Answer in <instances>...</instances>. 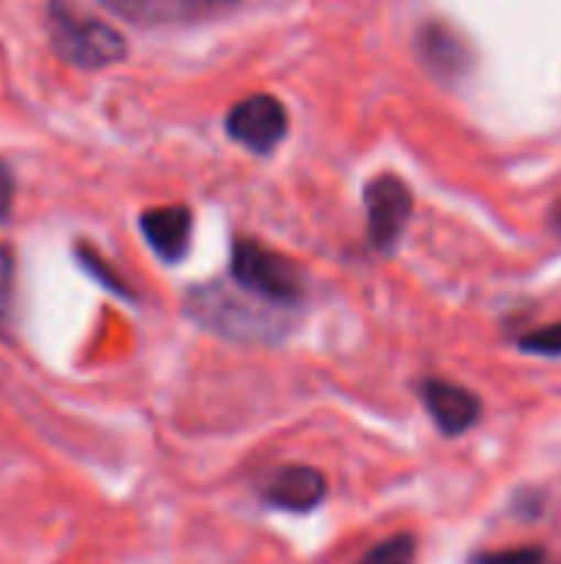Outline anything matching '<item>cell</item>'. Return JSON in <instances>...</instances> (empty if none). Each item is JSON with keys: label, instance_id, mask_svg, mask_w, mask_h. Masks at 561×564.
Masks as SVG:
<instances>
[{"label": "cell", "instance_id": "15", "mask_svg": "<svg viewBox=\"0 0 561 564\" xmlns=\"http://www.w3.org/2000/svg\"><path fill=\"white\" fill-rule=\"evenodd\" d=\"M10 205H13V175H10V169L0 162V225H3L7 215H10Z\"/></svg>", "mask_w": 561, "mask_h": 564}, {"label": "cell", "instance_id": "13", "mask_svg": "<svg viewBox=\"0 0 561 564\" xmlns=\"http://www.w3.org/2000/svg\"><path fill=\"white\" fill-rule=\"evenodd\" d=\"M473 564H546V552L542 549H506V552H486Z\"/></svg>", "mask_w": 561, "mask_h": 564}, {"label": "cell", "instance_id": "7", "mask_svg": "<svg viewBox=\"0 0 561 564\" xmlns=\"http://www.w3.org/2000/svg\"><path fill=\"white\" fill-rule=\"evenodd\" d=\"M327 482L314 466H284L268 476L265 482V499L274 509L284 512H311L324 502Z\"/></svg>", "mask_w": 561, "mask_h": 564}, {"label": "cell", "instance_id": "2", "mask_svg": "<svg viewBox=\"0 0 561 564\" xmlns=\"http://www.w3.org/2000/svg\"><path fill=\"white\" fill-rule=\"evenodd\" d=\"M46 26L53 50L79 69H103L126 56V40L116 26L86 13L73 0H50Z\"/></svg>", "mask_w": 561, "mask_h": 564}, {"label": "cell", "instance_id": "8", "mask_svg": "<svg viewBox=\"0 0 561 564\" xmlns=\"http://www.w3.org/2000/svg\"><path fill=\"white\" fill-rule=\"evenodd\" d=\"M142 238L149 241V248L175 264L188 254V241H192V212L182 205H165V208H149L139 218Z\"/></svg>", "mask_w": 561, "mask_h": 564}, {"label": "cell", "instance_id": "9", "mask_svg": "<svg viewBox=\"0 0 561 564\" xmlns=\"http://www.w3.org/2000/svg\"><path fill=\"white\" fill-rule=\"evenodd\" d=\"M417 50L423 56V63L433 69V73H443V76H456L470 66V46L460 40L456 30L443 26V23H427L417 36Z\"/></svg>", "mask_w": 561, "mask_h": 564}, {"label": "cell", "instance_id": "16", "mask_svg": "<svg viewBox=\"0 0 561 564\" xmlns=\"http://www.w3.org/2000/svg\"><path fill=\"white\" fill-rule=\"evenodd\" d=\"M198 3V10L205 13V10H218V7H231V3H238V0H195Z\"/></svg>", "mask_w": 561, "mask_h": 564}, {"label": "cell", "instance_id": "4", "mask_svg": "<svg viewBox=\"0 0 561 564\" xmlns=\"http://www.w3.org/2000/svg\"><path fill=\"white\" fill-rule=\"evenodd\" d=\"M367 205V235L377 251H393L413 215V192L400 175H377L364 192Z\"/></svg>", "mask_w": 561, "mask_h": 564}, {"label": "cell", "instance_id": "14", "mask_svg": "<svg viewBox=\"0 0 561 564\" xmlns=\"http://www.w3.org/2000/svg\"><path fill=\"white\" fill-rule=\"evenodd\" d=\"M13 301V254L7 245H0V317L10 311Z\"/></svg>", "mask_w": 561, "mask_h": 564}, {"label": "cell", "instance_id": "6", "mask_svg": "<svg viewBox=\"0 0 561 564\" xmlns=\"http://www.w3.org/2000/svg\"><path fill=\"white\" fill-rule=\"evenodd\" d=\"M420 397L427 413L433 416V423L446 433V436H463L466 430H473L483 416V403L476 393H470L460 383H446V380H423L420 383Z\"/></svg>", "mask_w": 561, "mask_h": 564}, {"label": "cell", "instance_id": "11", "mask_svg": "<svg viewBox=\"0 0 561 564\" xmlns=\"http://www.w3.org/2000/svg\"><path fill=\"white\" fill-rule=\"evenodd\" d=\"M357 564H417V539L413 535H390L387 542L374 545Z\"/></svg>", "mask_w": 561, "mask_h": 564}, {"label": "cell", "instance_id": "3", "mask_svg": "<svg viewBox=\"0 0 561 564\" xmlns=\"http://www.w3.org/2000/svg\"><path fill=\"white\" fill-rule=\"evenodd\" d=\"M231 281L278 307H294L304 297V271L251 238H238L231 248Z\"/></svg>", "mask_w": 561, "mask_h": 564}, {"label": "cell", "instance_id": "10", "mask_svg": "<svg viewBox=\"0 0 561 564\" xmlns=\"http://www.w3.org/2000/svg\"><path fill=\"white\" fill-rule=\"evenodd\" d=\"M103 3L109 13L139 23V26H155V23H179L188 17H198V3L195 0H96Z\"/></svg>", "mask_w": 561, "mask_h": 564}, {"label": "cell", "instance_id": "17", "mask_svg": "<svg viewBox=\"0 0 561 564\" xmlns=\"http://www.w3.org/2000/svg\"><path fill=\"white\" fill-rule=\"evenodd\" d=\"M559 225H561V212H559Z\"/></svg>", "mask_w": 561, "mask_h": 564}, {"label": "cell", "instance_id": "5", "mask_svg": "<svg viewBox=\"0 0 561 564\" xmlns=\"http://www.w3.org/2000/svg\"><path fill=\"white\" fill-rule=\"evenodd\" d=\"M225 129L235 142H241L248 152L255 155H268L274 152L284 135H288V112L274 96H248L241 102L231 106Z\"/></svg>", "mask_w": 561, "mask_h": 564}, {"label": "cell", "instance_id": "1", "mask_svg": "<svg viewBox=\"0 0 561 564\" xmlns=\"http://www.w3.org/2000/svg\"><path fill=\"white\" fill-rule=\"evenodd\" d=\"M188 311L198 324L231 340H274L288 330L278 304L255 297L238 284H205L188 294Z\"/></svg>", "mask_w": 561, "mask_h": 564}, {"label": "cell", "instance_id": "12", "mask_svg": "<svg viewBox=\"0 0 561 564\" xmlns=\"http://www.w3.org/2000/svg\"><path fill=\"white\" fill-rule=\"evenodd\" d=\"M519 350L539 354V357H561V324H549L519 337Z\"/></svg>", "mask_w": 561, "mask_h": 564}]
</instances>
